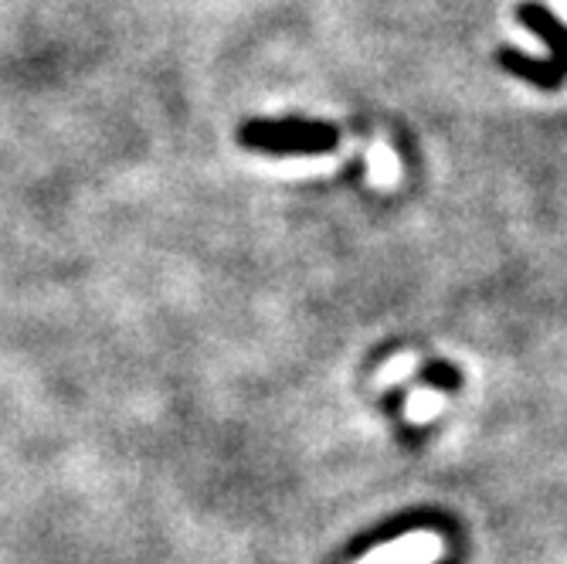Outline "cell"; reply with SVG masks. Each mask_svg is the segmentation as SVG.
<instances>
[{
  "label": "cell",
  "instance_id": "1",
  "mask_svg": "<svg viewBox=\"0 0 567 564\" xmlns=\"http://www.w3.org/2000/svg\"><path fill=\"white\" fill-rule=\"evenodd\" d=\"M517 21L544 41L547 59H530L524 51L503 44L496 51V65L509 72L513 79H524L534 89H544V92L560 89L567 82V24L547 4H540V0H524V4H517Z\"/></svg>",
  "mask_w": 567,
  "mask_h": 564
},
{
  "label": "cell",
  "instance_id": "3",
  "mask_svg": "<svg viewBox=\"0 0 567 564\" xmlns=\"http://www.w3.org/2000/svg\"><path fill=\"white\" fill-rule=\"evenodd\" d=\"M445 557V537L435 531H411L388 544L371 547L357 564H439Z\"/></svg>",
  "mask_w": 567,
  "mask_h": 564
},
{
  "label": "cell",
  "instance_id": "2",
  "mask_svg": "<svg viewBox=\"0 0 567 564\" xmlns=\"http://www.w3.org/2000/svg\"><path fill=\"white\" fill-rule=\"evenodd\" d=\"M241 146L272 153V157H317L340 143V130L320 120H251L238 130Z\"/></svg>",
  "mask_w": 567,
  "mask_h": 564
}]
</instances>
